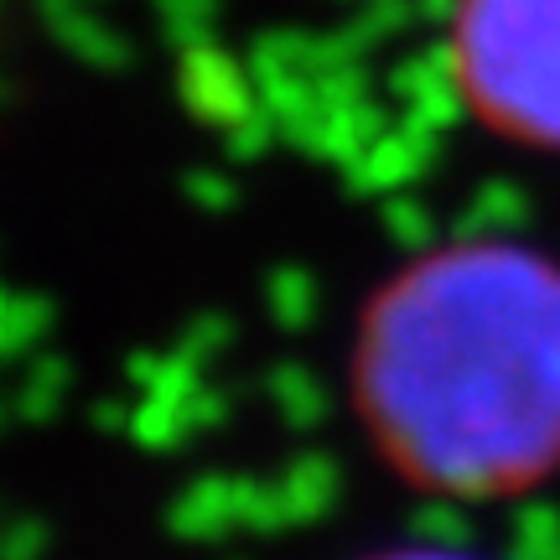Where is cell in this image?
I'll use <instances>...</instances> for the list:
<instances>
[{"label": "cell", "instance_id": "1", "mask_svg": "<svg viewBox=\"0 0 560 560\" xmlns=\"http://www.w3.org/2000/svg\"><path fill=\"white\" fill-rule=\"evenodd\" d=\"M380 436L420 478L499 488L560 452V280L509 255L436 265L369 338Z\"/></svg>", "mask_w": 560, "mask_h": 560}, {"label": "cell", "instance_id": "2", "mask_svg": "<svg viewBox=\"0 0 560 560\" xmlns=\"http://www.w3.org/2000/svg\"><path fill=\"white\" fill-rule=\"evenodd\" d=\"M452 68L499 130L560 145V0H457Z\"/></svg>", "mask_w": 560, "mask_h": 560}, {"label": "cell", "instance_id": "3", "mask_svg": "<svg viewBox=\"0 0 560 560\" xmlns=\"http://www.w3.org/2000/svg\"><path fill=\"white\" fill-rule=\"evenodd\" d=\"M416 560H441V556H416Z\"/></svg>", "mask_w": 560, "mask_h": 560}]
</instances>
